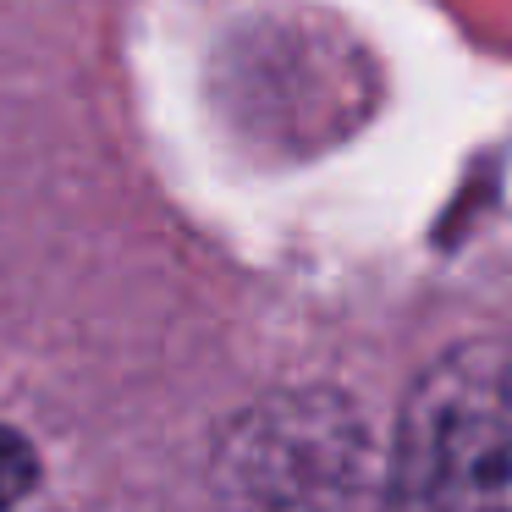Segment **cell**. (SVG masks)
Here are the masks:
<instances>
[{
	"label": "cell",
	"mask_w": 512,
	"mask_h": 512,
	"mask_svg": "<svg viewBox=\"0 0 512 512\" xmlns=\"http://www.w3.org/2000/svg\"><path fill=\"white\" fill-rule=\"evenodd\" d=\"M380 512H512V353L457 342L408 386Z\"/></svg>",
	"instance_id": "6da1fadb"
},
{
	"label": "cell",
	"mask_w": 512,
	"mask_h": 512,
	"mask_svg": "<svg viewBox=\"0 0 512 512\" xmlns=\"http://www.w3.org/2000/svg\"><path fill=\"white\" fill-rule=\"evenodd\" d=\"M215 479L232 512H353L364 490V419L331 391L270 397L232 424Z\"/></svg>",
	"instance_id": "7a4b0ae2"
},
{
	"label": "cell",
	"mask_w": 512,
	"mask_h": 512,
	"mask_svg": "<svg viewBox=\"0 0 512 512\" xmlns=\"http://www.w3.org/2000/svg\"><path fill=\"white\" fill-rule=\"evenodd\" d=\"M39 479H45V463H39L34 441L12 424H0V512L23 507L39 490Z\"/></svg>",
	"instance_id": "3957f363"
}]
</instances>
